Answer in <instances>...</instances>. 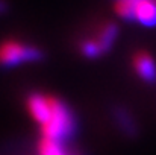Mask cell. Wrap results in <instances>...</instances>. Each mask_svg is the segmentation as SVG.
<instances>
[{"mask_svg": "<svg viewBox=\"0 0 156 155\" xmlns=\"http://www.w3.org/2000/svg\"><path fill=\"white\" fill-rule=\"evenodd\" d=\"M132 67L146 84H156V62L150 53L144 50L135 52L132 56Z\"/></svg>", "mask_w": 156, "mask_h": 155, "instance_id": "obj_3", "label": "cell"}, {"mask_svg": "<svg viewBox=\"0 0 156 155\" xmlns=\"http://www.w3.org/2000/svg\"><path fill=\"white\" fill-rule=\"evenodd\" d=\"M132 2H138V0H132Z\"/></svg>", "mask_w": 156, "mask_h": 155, "instance_id": "obj_9", "label": "cell"}, {"mask_svg": "<svg viewBox=\"0 0 156 155\" xmlns=\"http://www.w3.org/2000/svg\"><path fill=\"white\" fill-rule=\"evenodd\" d=\"M114 119H115V123L117 126L120 128V131L129 137V138H133L138 135V126H136V122L133 119V116L126 109V108H121V106H117L114 109Z\"/></svg>", "mask_w": 156, "mask_h": 155, "instance_id": "obj_6", "label": "cell"}, {"mask_svg": "<svg viewBox=\"0 0 156 155\" xmlns=\"http://www.w3.org/2000/svg\"><path fill=\"white\" fill-rule=\"evenodd\" d=\"M41 138L65 143L76 131V119L68 105L50 96V108L46 120L40 125Z\"/></svg>", "mask_w": 156, "mask_h": 155, "instance_id": "obj_1", "label": "cell"}, {"mask_svg": "<svg viewBox=\"0 0 156 155\" xmlns=\"http://www.w3.org/2000/svg\"><path fill=\"white\" fill-rule=\"evenodd\" d=\"M38 155H80V154L73 151V149H68L65 146V143H62V142L40 138Z\"/></svg>", "mask_w": 156, "mask_h": 155, "instance_id": "obj_7", "label": "cell"}, {"mask_svg": "<svg viewBox=\"0 0 156 155\" xmlns=\"http://www.w3.org/2000/svg\"><path fill=\"white\" fill-rule=\"evenodd\" d=\"M5 9H6V3H5L3 0H0V14H2Z\"/></svg>", "mask_w": 156, "mask_h": 155, "instance_id": "obj_8", "label": "cell"}, {"mask_svg": "<svg viewBox=\"0 0 156 155\" xmlns=\"http://www.w3.org/2000/svg\"><path fill=\"white\" fill-rule=\"evenodd\" d=\"M44 56V52L34 44L23 43L20 40H5L0 43V65L17 67L20 64L38 62Z\"/></svg>", "mask_w": 156, "mask_h": 155, "instance_id": "obj_2", "label": "cell"}, {"mask_svg": "<svg viewBox=\"0 0 156 155\" xmlns=\"http://www.w3.org/2000/svg\"><path fill=\"white\" fill-rule=\"evenodd\" d=\"M117 37H118V28L115 23H105L100 26V29L97 31V34L93 37L94 43L97 44L99 50L102 53V56L106 55L108 52L112 49L114 43L117 41Z\"/></svg>", "mask_w": 156, "mask_h": 155, "instance_id": "obj_4", "label": "cell"}, {"mask_svg": "<svg viewBox=\"0 0 156 155\" xmlns=\"http://www.w3.org/2000/svg\"><path fill=\"white\" fill-rule=\"evenodd\" d=\"M133 21L146 26L155 28L156 26V0H138L135 3V14Z\"/></svg>", "mask_w": 156, "mask_h": 155, "instance_id": "obj_5", "label": "cell"}]
</instances>
